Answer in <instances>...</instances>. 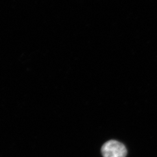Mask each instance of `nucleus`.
Segmentation results:
<instances>
[{"mask_svg":"<svg viewBox=\"0 0 157 157\" xmlns=\"http://www.w3.org/2000/svg\"><path fill=\"white\" fill-rule=\"evenodd\" d=\"M101 153L103 157H126L128 151L126 147L122 143L111 140L102 146Z\"/></svg>","mask_w":157,"mask_h":157,"instance_id":"1","label":"nucleus"}]
</instances>
